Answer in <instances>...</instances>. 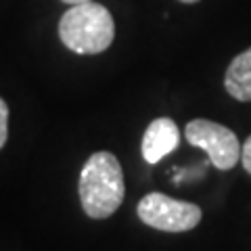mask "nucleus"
<instances>
[{
	"label": "nucleus",
	"instance_id": "f257e3e1",
	"mask_svg": "<svg viewBox=\"0 0 251 251\" xmlns=\"http://www.w3.org/2000/svg\"><path fill=\"white\" fill-rule=\"evenodd\" d=\"M77 195L82 209L92 220H105L120 209L126 182L120 159L109 151H97L86 159L80 172Z\"/></svg>",
	"mask_w": 251,
	"mask_h": 251
},
{
	"label": "nucleus",
	"instance_id": "f03ea898",
	"mask_svg": "<svg viewBox=\"0 0 251 251\" xmlns=\"http://www.w3.org/2000/svg\"><path fill=\"white\" fill-rule=\"evenodd\" d=\"M59 38L75 54H100L113 44L115 21L99 2L72 4L59 21Z\"/></svg>",
	"mask_w": 251,
	"mask_h": 251
},
{
	"label": "nucleus",
	"instance_id": "7ed1b4c3",
	"mask_svg": "<svg viewBox=\"0 0 251 251\" xmlns=\"http://www.w3.org/2000/svg\"><path fill=\"white\" fill-rule=\"evenodd\" d=\"M140 222L161 232H186L201 222L203 211L188 201L168 197L163 193H149L136 205Z\"/></svg>",
	"mask_w": 251,
	"mask_h": 251
},
{
	"label": "nucleus",
	"instance_id": "20e7f679",
	"mask_svg": "<svg viewBox=\"0 0 251 251\" xmlns=\"http://www.w3.org/2000/svg\"><path fill=\"white\" fill-rule=\"evenodd\" d=\"M184 136L193 147L203 149L220 172H228L241 161L243 145L239 143V136L218 122L191 120L184 128Z\"/></svg>",
	"mask_w": 251,
	"mask_h": 251
},
{
	"label": "nucleus",
	"instance_id": "39448f33",
	"mask_svg": "<svg viewBox=\"0 0 251 251\" xmlns=\"http://www.w3.org/2000/svg\"><path fill=\"white\" fill-rule=\"evenodd\" d=\"M180 145V130L174 120L170 117H157L147 126L140 151L147 163H159L163 157L170 155Z\"/></svg>",
	"mask_w": 251,
	"mask_h": 251
},
{
	"label": "nucleus",
	"instance_id": "423d86ee",
	"mask_svg": "<svg viewBox=\"0 0 251 251\" xmlns=\"http://www.w3.org/2000/svg\"><path fill=\"white\" fill-rule=\"evenodd\" d=\"M224 88L232 99L251 103V49L239 52L230 61L224 75Z\"/></svg>",
	"mask_w": 251,
	"mask_h": 251
},
{
	"label": "nucleus",
	"instance_id": "0eeeda50",
	"mask_svg": "<svg viewBox=\"0 0 251 251\" xmlns=\"http://www.w3.org/2000/svg\"><path fill=\"white\" fill-rule=\"evenodd\" d=\"M6 138H9V105L0 97V149L6 145Z\"/></svg>",
	"mask_w": 251,
	"mask_h": 251
},
{
	"label": "nucleus",
	"instance_id": "6e6552de",
	"mask_svg": "<svg viewBox=\"0 0 251 251\" xmlns=\"http://www.w3.org/2000/svg\"><path fill=\"white\" fill-rule=\"evenodd\" d=\"M241 163L245 168L247 174H251V136L245 138V145H243V151H241Z\"/></svg>",
	"mask_w": 251,
	"mask_h": 251
},
{
	"label": "nucleus",
	"instance_id": "1a4fd4ad",
	"mask_svg": "<svg viewBox=\"0 0 251 251\" xmlns=\"http://www.w3.org/2000/svg\"><path fill=\"white\" fill-rule=\"evenodd\" d=\"M65 4H84V2H90V0H63Z\"/></svg>",
	"mask_w": 251,
	"mask_h": 251
},
{
	"label": "nucleus",
	"instance_id": "9d476101",
	"mask_svg": "<svg viewBox=\"0 0 251 251\" xmlns=\"http://www.w3.org/2000/svg\"><path fill=\"white\" fill-rule=\"evenodd\" d=\"M180 2H184V4H195V2H199V0H180Z\"/></svg>",
	"mask_w": 251,
	"mask_h": 251
}]
</instances>
